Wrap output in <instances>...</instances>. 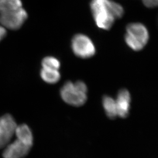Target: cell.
<instances>
[{"label": "cell", "instance_id": "obj_2", "mask_svg": "<svg viewBox=\"0 0 158 158\" xmlns=\"http://www.w3.org/2000/svg\"><path fill=\"white\" fill-rule=\"evenodd\" d=\"M27 18L21 0H0V24L5 28L18 29Z\"/></svg>", "mask_w": 158, "mask_h": 158}, {"label": "cell", "instance_id": "obj_6", "mask_svg": "<svg viewBox=\"0 0 158 158\" xmlns=\"http://www.w3.org/2000/svg\"><path fill=\"white\" fill-rule=\"evenodd\" d=\"M17 127L11 115L7 114L0 117V148H5L10 142Z\"/></svg>", "mask_w": 158, "mask_h": 158}, {"label": "cell", "instance_id": "obj_4", "mask_svg": "<svg viewBox=\"0 0 158 158\" xmlns=\"http://www.w3.org/2000/svg\"><path fill=\"white\" fill-rule=\"evenodd\" d=\"M125 40L127 45L132 50L141 51L148 42V31L141 23H130L126 28Z\"/></svg>", "mask_w": 158, "mask_h": 158}, {"label": "cell", "instance_id": "obj_14", "mask_svg": "<svg viewBox=\"0 0 158 158\" xmlns=\"http://www.w3.org/2000/svg\"><path fill=\"white\" fill-rule=\"evenodd\" d=\"M6 34V29L0 24V41L2 40Z\"/></svg>", "mask_w": 158, "mask_h": 158}, {"label": "cell", "instance_id": "obj_9", "mask_svg": "<svg viewBox=\"0 0 158 158\" xmlns=\"http://www.w3.org/2000/svg\"><path fill=\"white\" fill-rule=\"evenodd\" d=\"M16 139L20 140L26 145L32 147L33 144V135L31 129L26 124L17 125L15 131Z\"/></svg>", "mask_w": 158, "mask_h": 158}, {"label": "cell", "instance_id": "obj_11", "mask_svg": "<svg viewBox=\"0 0 158 158\" xmlns=\"http://www.w3.org/2000/svg\"><path fill=\"white\" fill-rule=\"evenodd\" d=\"M40 77L49 84H55L60 79V74L57 70L44 69L40 71Z\"/></svg>", "mask_w": 158, "mask_h": 158}, {"label": "cell", "instance_id": "obj_3", "mask_svg": "<svg viewBox=\"0 0 158 158\" xmlns=\"http://www.w3.org/2000/svg\"><path fill=\"white\" fill-rule=\"evenodd\" d=\"M87 85L81 81L75 83L68 81L60 90V96L63 101L76 107L83 105L87 101Z\"/></svg>", "mask_w": 158, "mask_h": 158}, {"label": "cell", "instance_id": "obj_5", "mask_svg": "<svg viewBox=\"0 0 158 158\" xmlns=\"http://www.w3.org/2000/svg\"><path fill=\"white\" fill-rule=\"evenodd\" d=\"M72 48L77 56L84 59L93 56L96 53V48L92 40L83 34H77L74 36Z\"/></svg>", "mask_w": 158, "mask_h": 158}, {"label": "cell", "instance_id": "obj_13", "mask_svg": "<svg viewBox=\"0 0 158 158\" xmlns=\"http://www.w3.org/2000/svg\"><path fill=\"white\" fill-rule=\"evenodd\" d=\"M143 2L148 8H153L158 5V0H143Z\"/></svg>", "mask_w": 158, "mask_h": 158}, {"label": "cell", "instance_id": "obj_8", "mask_svg": "<svg viewBox=\"0 0 158 158\" xmlns=\"http://www.w3.org/2000/svg\"><path fill=\"white\" fill-rule=\"evenodd\" d=\"M115 102L117 116L126 118L130 113L131 95L129 91L126 89L119 91Z\"/></svg>", "mask_w": 158, "mask_h": 158}, {"label": "cell", "instance_id": "obj_1", "mask_svg": "<svg viewBox=\"0 0 158 158\" xmlns=\"http://www.w3.org/2000/svg\"><path fill=\"white\" fill-rule=\"evenodd\" d=\"M90 7L97 26L105 30L111 28L115 20L124 15L123 6L111 0H92Z\"/></svg>", "mask_w": 158, "mask_h": 158}, {"label": "cell", "instance_id": "obj_12", "mask_svg": "<svg viewBox=\"0 0 158 158\" xmlns=\"http://www.w3.org/2000/svg\"><path fill=\"white\" fill-rule=\"evenodd\" d=\"M42 68L58 70L60 67V63L56 58L52 56L45 57L42 62Z\"/></svg>", "mask_w": 158, "mask_h": 158}, {"label": "cell", "instance_id": "obj_10", "mask_svg": "<svg viewBox=\"0 0 158 158\" xmlns=\"http://www.w3.org/2000/svg\"><path fill=\"white\" fill-rule=\"evenodd\" d=\"M102 105L109 118H114L117 116L116 102L113 98L109 96H104L102 99Z\"/></svg>", "mask_w": 158, "mask_h": 158}, {"label": "cell", "instance_id": "obj_7", "mask_svg": "<svg viewBox=\"0 0 158 158\" xmlns=\"http://www.w3.org/2000/svg\"><path fill=\"white\" fill-rule=\"evenodd\" d=\"M31 147L26 145L20 140L16 139L10 142L4 148V158H23L28 153Z\"/></svg>", "mask_w": 158, "mask_h": 158}]
</instances>
